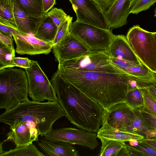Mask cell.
Segmentation results:
<instances>
[{
  "instance_id": "23",
  "label": "cell",
  "mask_w": 156,
  "mask_h": 156,
  "mask_svg": "<svg viewBox=\"0 0 156 156\" xmlns=\"http://www.w3.org/2000/svg\"><path fill=\"white\" fill-rule=\"evenodd\" d=\"M24 12L34 17L43 18L47 14L43 10L42 0H12Z\"/></svg>"
},
{
  "instance_id": "43",
  "label": "cell",
  "mask_w": 156,
  "mask_h": 156,
  "mask_svg": "<svg viewBox=\"0 0 156 156\" xmlns=\"http://www.w3.org/2000/svg\"><path fill=\"white\" fill-rule=\"evenodd\" d=\"M153 34H154V35L155 37V39L156 40V32H153Z\"/></svg>"
},
{
  "instance_id": "11",
  "label": "cell",
  "mask_w": 156,
  "mask_h": 156,
  "mask_svg": "<svg viewBox=\"0 0 156 156\" xmlns=\"http://www.w3.org/2000/svg\"><path fill=\"white\" fill-rule=\"evenodd\" d=\"M12 34L16 44V51L20 55H47L54 45L52 42L43 41L33 34L22 32L16 28Z\"/></svg>"
},
{
  "instance_id": "28",
  "label": "cell",
  "mask_w": 156,
  "mask_h": 156,
  "mask_svg": "<svg viewBox=\"0 0 156 156\" xmlns=\"http://www.w3.org/2000/svg\"><path fill=\"white\" fill-rule=\"evenodd\" d=\"M15 54V49L0 42V70L15 67L12 60Z\"/></svg>"
},
{
  "instance_id": "18",
  "label": "cell",
  "mask_w": 156,
  "mask_h": 156,
  "mask_svg": "<svg viewBox=\"0 0 156 156\" xmlns=\"http://www.w3.org/2000/svg\"><path fill=\"white\" fill-rule=\"evenodd\" d=\"M45 156H79L80 154L72 144L63 141L52 142L42 137L36 141Z\"/></svg>"
},
{
  "instance_id": "35",
  "label": "cell",
  "mask_w": 156,
  "mask_h": 156,
  "mask_svg": "<svg viewBox=\"0 0 156 156\" xmlns=\"http://www.w3.org/2000/svg\"><path fill=\"white\" fill-rule=\"evenodd\" d=\"M98 5L104 13L109 9L116 0H93Z\"/></svg>"
},
{
  "instance_id": "5",
  "label": "cell",
  "mask_w": 156,
  "mask_h": 156,
  "mask_svg": "<svg viewBox=\"0 0 156 156\" xmlns=\"http://www.w3.org/2000/svg\"><path fill=\"white\" fill-rule=\"evenodd\" d=\"M133 52L144 65L156 72V40L153 32L147 31L139 25L133 26L126 36Z\"/></svg>"
},
{
  "instance_id": "3",
  "label": "cell",
  "mask_w": 156,
  "mask_h": 156,
  "mask_svg": "<svg viewBox=\"0 0 156 156\" xmlns=\"http://www.w3.org/2000/svg\"><path fill=\"white\" fill-rule=\"evenodd\" d=\"M65 112L58 101L41 102L27 100L0 115V121L13 129L22 122H31L41 136L52 129L54 123L63 116Z\"/></svg>"
},
{
  "instance_id": "19",
  "label": "cell",
  "mask_w": 156,
  "mask_h": 156,
  "mask_svg": "<svg viewBox=\"0 0 156 156\" xmlns=\"http://www.w3.org/2000/svg\"><path fill=\"white\" fill-rule=\"evenodd\" d=\"M97 137L122 142L138 141L144 139L143 136L128 131L120 130L112 127L105 121L97 132Z\"/></svg>"
},
{
  "instance_id": "39",
  "label": "cell",
  "mask_w": 156,
  "mask_h": 156,
  "mask_svg": "<svg viewBox=\"0 0 156 156\" xmlns=\"http://www.w3.org/2000/svg\"><path fill=\"white\" fill-rule=\"evenodd\" d=\"M43 10L47 14L56 4V0H42Z\"/></svg>"
},
{
  "instance_id": "30",
  "label": "cell",
  "mask_w": 156,
  "mask_h": 156,
  "mask_svg": "<svg viewBox=\"0 0 156 156\" xmlns=\"http://www.w3.org/2000/svg\"><path fill=\"white\" fill-rule=\"evenodd\" d=\"M125 101L133 108L142 107L144 105V99L140 88L129 92L126 95Z\"/></svg>"
},
{
  "instance_id": "46",
  "label": "cell",
  "mask_w": 156,
  "mask_h": 156,
  "mask_svg": "<svg viewBox=\"0 0 156 156\" xmlns=\"http://www.w3.org/2000/svg\"><path fill=\"white\" fill-rule=\"evenodd\" d=\"M155 74H156V73H155Z\"/></svg>"
},
{
  "instance_id": "27",
  "label": "cell",
  "mask_w": 156,
  "mask_h": 156,
  "mask_svg": "<svg viewBox=\"0 0 156 156\" xmlns=\"http://www.w3.org/2000/svg\"><path fill=\"white\" fill-rule=\"evenodd\" d=\"M33 144L29 145L16 147L13 149L4 151L0 156H44Z\"/></svg>"
},
{
  "instance_id": "26",
  "label": "cell",
  "mask_w": 156,
  "mask_h": 156,
  "mask_svg": "<svg viewBox=\"0 0 156 156\" xmlns=\"http://www.w3.org/2000/svg\"><path fill=\"white\" fill-rule=\"evenodd\" d=\"M99 139L101 146L98 156H116L120 150L125 146V142L102 138Z\"/></svg>"
},
{
  "instance_id": "10",
  "label": "cell",
  "mask_w": 156,
  "mask_h": 156,
  "mask_svg": "<svg viewBox=\"0 0 156 156\" xmlns=\"http://www.w3.org/2000/svg\"><path fill=\"white\" fill-rule=\"evenodd\" d=\"M76 14L77 22L106 30L109 29L104 13L93 0H69Z\"/></svg>"
},
{
  "instance_id": "29",
  "label": "cell",
  "mask_w": 156,
  "mask_h": 156,
  "mask_svg": "<svg viewBox=\"0 0 156 156\" xmlns=\"http://www.w3.org/2000/svg\"><path fill=\"white\" fill-rule=\"evenodd\" d=\"M140 89L144 99L143 106L141 108L144 111L156 117V99L146 88Z\"/></svg>"
},
{
  "instance_id": "45",
  "label": "cell",
  "mask_w": 156,
  "mask_h": 156,
  "mask_svg": "<svg viewBox=\"0 0 156 156\" xmlns=\"http://www.w3.org/2000/svg\"><path fill=\"white\" fill-rule=\"evenodd\" d=\"M154 131H155V136H156V129H154Z\"/></svg>"
},
{
  "instance_id": "24",
  "label": "cell",
  "mask_w": 156,
  "mask_h": 156,
  "mask_svg": "<svg viewBox=\"0 0 156 156\" xmlns=\"http://www.w3.org/2000/svg\"><path fill=\"white\" fill-rule=\"evenodd\" d=\"M0 23L17 29L12 0H0Z\"/></svg>"
},
{
  "instance_id": "1",
  "label": "cell",
  "mask_w": 156,
  "mask_h": 156,
  "mask_svg": "<svg viewBox=\"0 0 156 156\" xmlns=\"http://www.w3.org/2000/svg\"><path fill=\"white\" fill-rule=\"evenodd\" d=\"M64 80L96 101L106 110L124 102L131 81L135 77L126 73L84 72L58 68Z\"/></svg>"
},
{
  "instance_id": "7",
  "label": "cell",
  "mask_w": 156,
  "mask_h": 156,
  "mask_svg": "<svg viewBox=\"0 0 156 156\" xmlns=\"http://www.w3.org/2000/svg\"><path fill=\"white\" fill-rule=\"evenodd\" d=\"M58 68L84 72L126 73L111 62L107 53L100 52L90 51L64 61L58 63Z\"/></svg>"
},
{
  "instance_id": "32",
  "label": "cell",
  "mask_w": 156,
  "mask_h": 156,
  "mask_svg": "<svg viewBox=\"0 0 156 156\" xmlns=\"http://www.w3.org/2000/svg\"><path fill=\"white\" fill-rule=\"evenodd\" d=\"M72 20L73 17L69 16L68 18L58 27L57 33L53 42L54 45L59 42L69 33L70 25Z\"/></svg>"
},
{
  "instance_id": "14",
  "label": "cell",
  "mask_w": 156,
  "mask_h": 156,
  "mask_svg": "<svg viewBox=\"0 0 156 156\" xmlns=\"http://www.w3.org/2000/svg\"><path fill=\"white\" fill-rule=\"evenodd\" d=\"M7 133L5 141H11L16 147L29 145L34 141L39 140V132L31 122H22L18 123L13 129H10Z\"/></svg>"
},
{
  "instance_id": "21",
  "label": "cell",
  "mask_w": 156,
  "mask_h": 156,
  "mask_svg": "<svg viewBox=\"0 0 156 156\" xmlns=\"http://www.w3.org/2000/svg\"><path fill=\"white\" fill-rule=\"evenodd\" d=\"M133 120L130 125L126 129L143 136L144 139L156 137L154 129L147 122L141 113L139 108H133Z\"/></svg>"
},
{
  "instance_id": "6",
  "label": "cell",
  "mask_w": 156,
  "mask_h": 156,
  "mask_svg": "<svg viewBox=\"0 0 156 156\" xmlns=\"http://www.w3.org/2000/svg\"><path fill=\"white\" fill-rule=\"evenodd\" d=\"M70 33L74 36L90 51L107 53L115 35L111 30H106L75 21L70 24Z\"/></svg>"
},
{
  "instance_id": "44",
  "label": "cell",
  "mask_w": 156,
  "mask_h": 156,
  "mask_svg": "<svg viewBox=\"0 0 156 156\" xmlns=\"http://www.w3.org/2000/svg\"><path fill=\"white\" fill-rule=\"evenodd\" d=\"M154 16L156 17V8L155 9L154 11Z\"/></svg>"
},
{
  "instance_id": "38",
  "label": "cell",
  "mask_w": 156,
  "mask_h": 156,
  "mask_svg": "<svg viewBox=\"0 0 156 156\" xmlns=\"http://www.w3.org/2000/svg\"><path fill=\"white\" fill-rule=\"evenodd\" d=\"M12 27L0 23V32L10 37H12L14 29Z\"/></svg>"
},
{
  "instance_id": "34",
  "label": "cell",
  "mask_w": 156,
  "mask_h": 156,
  "mask_svg": "<svg viewBox=\"0 0 156 156\" xmlns=\"http://www.w3.org/2000/svg\"><path fill=\"white\" fill-rule=\"evenodd\" d=\"M12 61V63L15 66L26 69L30 67L31 60L27 58L14 57L13 58Z\"/></svg>"
},
{
  "instance_id": "25",
  "label": "cell",
  "mask_w": 156,
  "mask_h": 156,
  "mask_svg": "<svg viewBox=\"0 0 156 156\" xmlns=\"http://www.w3.org/2000/svg\"><path fill=\"white\" fill-rule=\"evenodd\" d=\"M125 145L129 156H156V149L145 143L141 140L134 141L131 145L125 142Z\"/></svg>"
},
{
  "instance_id": "2",
  "label": "cell",
  "mask_w": 156,
  "mask_h": 156,
  "mask_svg": "<svg viewBox=\"0 0 156 156\" xmlns=\"http://www.w3.org/2000/svg\"><path fill=\"white\" fill-rule=\"evenodd\" d=\"M51 82L69 121L80 129L97 132L104 122L106 110L56 72Z\"/></svg>"
},
{
  "instance_id": "33",
  "label": "cell",
  "mask_w": 156,
  "mask_h": 156,
  "mask_svg": "<svg viewBox=\"0 0 156 156\" xmlns=\"http://www.w3.org/2000/svg\"><path fill=\"white\" fill-rule=\"evenodd\" d=\"M47 14L52 19L58 27L69 16L67 15L62 9L56 8L51 9Z\"/></svg>"
},
{
  "instance_id": "36",
  "label": "cell",
  "mask_w": 156,
  "mask_h": 156,
  "mask_svg": "<svg viewBox=\"0 0 156 156\" xmlns=\"http://www.w3.org/2000/svg\"><path fill=\"white\" fill-rule=\"evenodd\" d=\"M139 108L147 122L154 129H156V117L144 111L141 107Z\"/></svg>"
},
{
  "instance_id": "13",
  "label": "cell",
  "mask_w": 156,
  "mask_h": 156,
  "mask_svg": "<svg viewBox=\"0 0 156 156\" xmlns=\"http://www.w3.org/2000/svg\"><path fill=\"white\" fill-rule=\"evenodd\" d=\"M133 118V108L124 101L116 104L106 110L104 121L113 127L125 131Z\"/></svg>"
},
{
  "instance_id": "4",
  "label": "cell",
  "mask_w": 156,
  "mask_h": 156,
  "mask_svg": "<svg viewBox=\"0 0 156 156\" xmlns=\"http://www.w3.org/2000/svg\"><path fill=\"white\" fill-rule=\"evenodd\" d=\"M28 85L26 71L8 68L0 70V108L9 110L28 100Z\"/></svg>"
},
{
  "instance_id": "16",
  "label": "cell",
  "mask_w": 156,
  "mask_h": 156,
  "mask_svg": "<svg viewBox=\"0 0 156 156\" xmlns=\"http://www.w3.org/2000/svg\"><path fill=\"white\" fill-rule=\"evenodd\" d=\"M107 54L110 58L142 63L133 52L126 37L124 35H115Z\"/></svg>"
},
{
  "instance_id": "12",
  "label": "cell",
  "mask_w": 156,
  "mask_h": 156,
  "mask_svg": "<svg viewBox=\"0 0 156 156\" xmlns=\"http://www.w3.org/2000/svg\"><path fill=\"white\" fill-rule=\"evenodd\" d=\"M53 53L58 63L78 57L90 51L74 36L69 33L59 42L54 45Z\"/></svg>"
},
{
  "instance_id": "22",
  "label": "cell",
  "mask_w": 156,
  "mask_h": 156,
  "mask_svg": "<svg viewBox=\"0 0 156 156\" xmlns=\"http://www.w3.org/2000/svg\"><path fill=\"white\" fill-rule=\"evenodd\" d=\"M58 28L52 19L46 14L43 18L36 33L34 35L43 41L53 43Z\"/></svg>"
},
{
  "instance_id": "15",
  "label": "cell",
  "mask_w": 156,
  "mask_h": 156,
  "mask_svg": "<svg viewBox=\"0 0 156 156\" xmlns=\"http://www.w3.org/2000/svg\"><path fill=\"white\" fill-rule=\"evenodd\" d=\"M132 1L116 0L111 8L104 13L110 30L120 27L127 24Z\"/></svg>"
},
{
  "instance_id": "31",
  "label": "cell",
  "mask_w": 156,
  "mask_h": 156,
  "mask_svg": "<svg viewBox=\"0 0 156 156\" xmlns=\"http://www.w3.org/2000/svg\"><path fill=\"white\" fill-rule=\"evenodd\" d=\"M156 2V0H132L130 6V13L137 14L147 10Z\"/></svg>"
},
{
  "instance_id": "41",
  "label": "cell",
  "mask_w": 156,
  "mask_h": 156,
  "mask_svg": "<svg viewBox=\"0 0 156 156\" xmlns=\"http://www.w3.org/2000/svg\"><path fill=\"white\" fill-rule=\"evenodd\" d=\"M141 140L143 142L156 149V137L151 139H144Z\"/></svg>"
},
{
  "instance_id": "17",
  "label": "cell",
  "mask_w": 156,
  "mask_h": 156,
  "mask_svg": "<svg viewBox=\"0 0 156 156\" xmlns=\"http://www.w3.org/2000/svg\"><path fill=\"white\" fill-rule=\"evenodd\" d=\"M111 62L126 73L139 79L156 80V74L142 63L110 58Z\"/></svg>"
},
{
  "instance_id": "8",
  "label": "cell",
  "mask_w": 156,
  "mask_h": 156,
  "mask_svg": "<svg viewBox=\"0 0 156 156\" xmlns=\"http://www.w3.org/2000/svg\"><path fill=\"white\" fill-rule=\"evenodd\" d=\"M25 69L28 79V95L33 101H58L52 83L37 61L31 60L30 67Z\"/></svg>"
},
{
  "instance_id": "42",
  "label": "cell",
  "mask_w": 156,
  "mask_h": 156,
  "mask_svg": "<svg viewBox=\"0 0 156 156\" xmlns=\"http://www.w3.org/2000/svg\"><path fill=\"white\" fill-rule=\"evenodd\" d=\"M5 141V140H4L3 141L1 142L0 144V155L2 154L4 151L3 150L2 145Z\"/></svg>"
},
{
  "instance_id": "37",
  "label": "cell",
  "mask_w": 156,
  "mask_h": 156,
  "mask_svg": "<svg viewBox=\"0 0 156 156\" xmlns=\"http://www.w3.org/2000/svg\"><path fill=\"white\" fill-rule=\"evenodd\" d=\"M12 37H9L0 32V42L15 49Z\"/></svg>"
},
{
  "instance_id": "20",
  "label": "cell",
  "mask_w": 156,
  "mask_h": 156,
  "mask_svg": "<svg viewBox=\"0 0 156 156\" xmlns=\"http://www.w3.org/2000/svg\"><path fill=\"white\" fill-rule=\"evenodd\" d=\"M13 2L14 16L18 30L23 33L35 34L43 18H38L29 15Z\"/></svg>"
},
{
  "instance_id": "40",
  "label": "cell",
  "mask_w": 156,
  "mask_h": 156,
  "mask_svg": "<svg viewBox=\"0 0 156 156\" xmlns=\"http://www.w3.org/2000/svg\"><path fill=\"white\" fill-rule=\"evenodd\" d=\"M145 88L156 99V81Z\"/></svg>"
},
{
  "instance_id": "9",
  "label": "cell",
  "mask_w": 156,
  "mask_h": 156,
  "mask_svg": "<svg viewBox=\"0 0 156 156\" xmlns=\"http://www.w3.org/2000/svg\"><path fill=\"white\" fill-rule=\"evenodd\" d=\"M44 136L51 141L67 142L87 147L90 150L94 149L98 145L97 133L81 129L64 127L52 129Z\"/></svg>"
}]
</instances>
